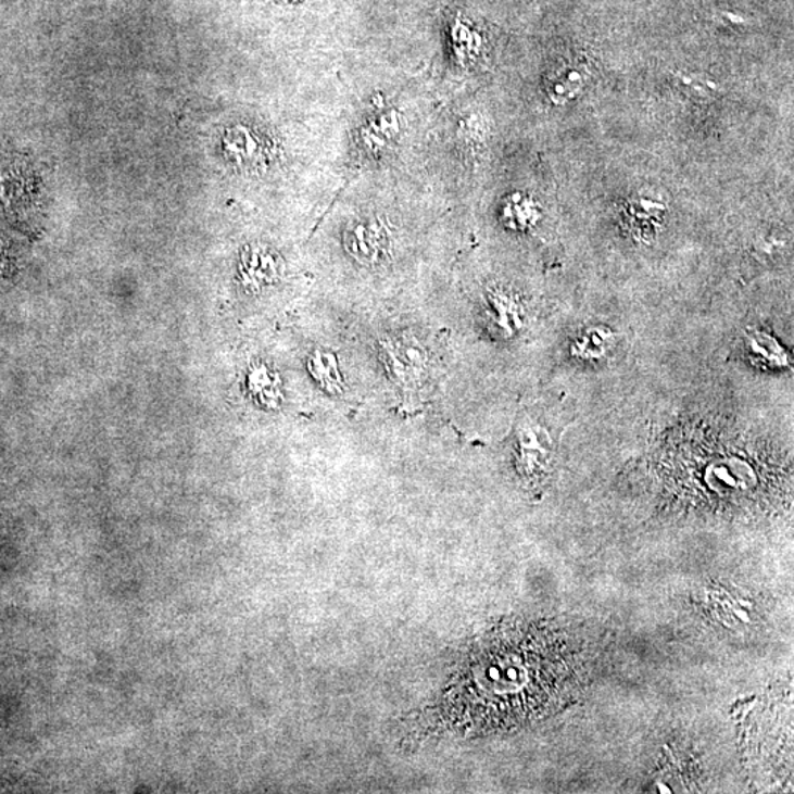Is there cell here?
<instances>
[{"label": "cell", "mask_w": 794, "mask_h": 794, "mask_svg": "<svg viewBox=\"0 0 794 794\" xmlns=\"http://www.w3.org/2000/svg\"><path fill=\"white\" fill-rule=\"evenodd\" d=\"M490 303L493 305L496 323L499 326H503L502 330L506 332L517 331L521 326V312H519L517 302L513 298L506 297V294H493L490 298Z\"/></svg>", "instance_id": "277c9868"}, {"label": "cell", "mask_w": 794, "mask_h": 794, "mask_svg": "<svg viewBox=\"0 0 794 794\" xmlns=\"http://www.w3.org/2000/svg\"><path fill=\"white\" fill-rule=\"evenodd\" d=\"M382 361L394 380L401 385H413L421 380L428 367L426 349L415 340L392 339L381 344Z\"/></svg>", "instance_id": "6da1fadb"}, {"label": "cell", "mask_w": 794, "mask_h": 794, "mask_svg": "<svg viewBox=\"0 0 794 794\" xmlns=\"http://www.w3.org/2000/svg\"><path fill=\"white\" fill-rule=\"evenodd\" d=\"M749 349L756 356L763 357L769 364L779 365L781 361L785 360L784 353L780 352L779 344L771 339V337L765 335H755L751 337Z\"/></svg>", "instance_id": "5b68a950"}, {"label": "cell", "mask_w": 794, "mask_h": 794, "mask_svg": "<svg viewBox=\"0 0 794 794\" xmlns=\"http://www.w3.org/2000/svg\"><path fill=\"white\" fill-rule=\"evenodd\" d=\"M348 252L364 265H376L386 256L389 239L385 228L374 219H357L344 232Z\"/></svg>", "instance_id": "7a4b0ae2"}, {"label": "cell", "mask_w": 794, "mask_h": 794, "mask_svg": "<svg viewBox=\"0 0 794 794\" xmlns=\"http://www.w3.org/2000/svg\"><path fill=\"white\" fill-rule=\"evenodd\" d=\"M312 376L323 386L327 392L337 393L342 389V378L337 368L336 357L330 353L317 351L311 357L310 364Z\"/></svg>", "instance_id": "3957f363"}, {"label": "cell", "mask_w": 794, "mask_h": 794, "mask_svg": "<svg viewBox=\"0 0 794 794\" xmlns=\"http://www.w3.org/2000/svg\"><path fill=\"white\" fill-rule=\"evenodd\" d=\"M677 80L680 83L681 90L685 91L692 98H714L717 94L718 87L709 80H702L700 76H689V74H679Z\"/></svg>", "instance_id": "8992f818"}]
</instances>
